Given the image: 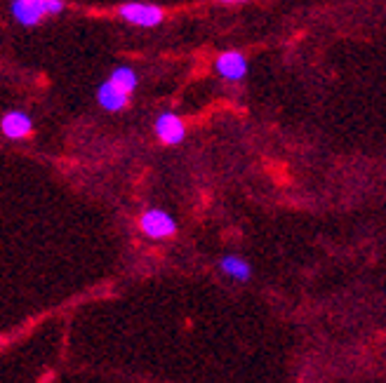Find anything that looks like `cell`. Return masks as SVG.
Wrapping results in <instances>:
<instances>
[{
	"label": "cell",
	"instance_id": "obj_1",
	"mask_svg": "<svg viewBox=\"0 0 386 383\" xmlns=\"http://www.w3.org/2000/svg\"><path fill=\"white\" fill-rule=\"evenodd\" d=\"M10 10L22 26H36L45 17L59 15L64 10V0H12Z\"/></svg>",
	"mask_w": 386,
	"mask_h": 383
},
{
	"label": "cell",
	"instance_id": "obj_5",
	"mask_svg": "<svg viewBox=\"0 0 386 383\" xmlns=\"http://www.w3.org/2000/svg\"><path fill=\"white\" fill-rule=\"evenodd\" d=\"M215 68L224 80L238 82L248 73V59H245L241 52H222L215 61Z\"/></svg>",
	"mask_w": 386,
	"mask_h": 383
},
{
	"label": "cell",
	"instance_id": "obj_4",
	"mask_svg": "<svg viewBox=\"0 0 386 383\" xmlns=\"http://www.w3.org/2000/svg\"><path fill=\"white\" fill-rule=\"evenodd\" d=\"M156 137H158V142L160 144H165V146H177L184 142V137H186V127H184V120L177 115V113H160L158 115V120H156Z\"/></svg>",
	"mask_w": 386,
	"mask_h": 383
},
{
	"label": "cell",
	"instance_id": "obj_9",
	"mask_svg": "<svg viewBox=\"0 0 386 383\" xmlns=\"http://www.w3.org/2000/svg\"><path fill=\"white\" fill-rule=\"evenodd\" d=\"M111 80L116 82L118 87L123 89V92H128V94H132L137 89V73L132 71L130 66H118V68H114V73H111Z\"/></svg>",
	"mask_w": 386,
	"mask_h": 383
},
{
	"label": "cell",
	"instance_id": "obj_3",
	"mask_svg": "<svg viewBox=\"0 0 386 383\" xmlns=\"http://www.w3.org/2000/svg\"><path fill=\"white\" fill-rule=\"evenodd\" d=\"M139 228H142V233L151 240H165V238H172V235L177 233V224H174V219L163 210L144 212L142 217H139Z\"/></svg>",
	"mask_w": 386,
	"mask_h": 383
},
{
	"label": "cell",
	"instance_id": "obj_7",
	"mask_svg": "<svg viewBox=\"0 0 386 383\" xmlns=\"http://www.w3.org/2000/svg\"><path fill=\"white\" fill-rule=\"evenodd\" d=\"M128 92H123L121 87L116 85L114 80H107L102 82L99 89H97V101H99L102 108L111 111V113H116V111H123L125 106H128Z\"/></svg>",
	"mask_w": 386,
	"mask_h": 383
},
{
	"label": "cell",
	"instance_id": "obj_6",
	"mask_svg": "<svg viewBox=\"0 0 386 383\" xmlns=\"http://www.w3.org/2000/svg\"><path fill=\"white\" fill-rule=\"evenodd\" d=\"M0 130L8 139H24L33 132V123L31 115L24 113V111H8L0 120Z\"/></svg>",
	"mask_w": 386,
	"mask_h": 383
},
{
	"label": "cell",
	"instance_id": "obj_10",
	"mask_svg": "<svg viewBox=\"0 0 386 383\" xmlns=\"http://www.w3.org/2000/svg\"><path fill=\"white\" fill-rule=\"evenodd\" d=\"M219 3H245V0H219Z\"/></svg>",
	"mask_w": 386,
	"mask_h": 383
},
{
	"label": "cell",
	"instance_id": "obj_8",
	"mask_svg": "<svg viewBox=\"0 0 386 383\" xmlns=\"http://www.w3.org/2000/svg\"><path fill=\"white\" fill-rule=\"evenodd\" d=\"M219 268H222L224 275L231 277V280H236V282H248L250 275H252L248 261H243L241 256H224V259L219 261Z\"/></svg>",
	"mask_w": 386,
	"mask_h": 383
},
{
	"label": "cell",
	"instance_id": "obj_2",
	"mask_svg": "<svg viewBox=\"0 0 386 383\" xmlns=\"http://www.w3.org/2000/svg\"><path fill=\"white\" fill-rule=\"evenodd\" d=\"M118 15L128 24L139 26V29H153V26L163 22L165 12L151 3H125L118 8Z\"/></svg>",
	"mask_w": 386,
	"mask_h": 383
}]
</instances>
